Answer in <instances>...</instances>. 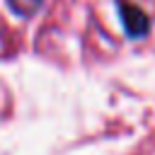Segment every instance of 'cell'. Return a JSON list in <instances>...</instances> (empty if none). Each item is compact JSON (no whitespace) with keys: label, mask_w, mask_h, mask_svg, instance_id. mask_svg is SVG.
<instances>
[{"label":"cell","mask_w":155,"mask_h":155,"mask_svg":"<svg viewBox=\"0 0 155 155\" xmlns=\"http://www.w3.org/2000/svg\"><path fill=\"white\" fill-rule=\"evenodd\" d=\"M10 5H12V10H15V12L31 17V15H36V12H39L41 0H10Z\"/></svg>","instance_id":"cell-1"}]
</instances>
